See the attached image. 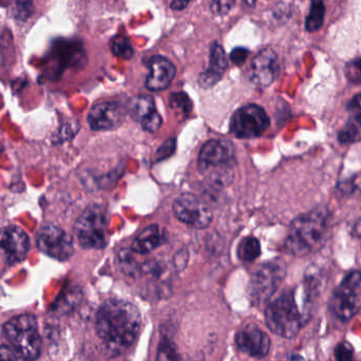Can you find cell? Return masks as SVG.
<instances>
[{
    "label": "cell",
    "mask_w": 361,
    "mask_h": 361,
    "mask_svg": "<svg viewBox=\"0 0 361 361\" xmlns=\"http://www.w3.org/2000/svg\"><path fill=\"white\" fill-rule=\"evenodd\" d=\"M330 231V212L326 208H317L297 216L286 240L288 252L295 256H305L317 252L326 244Z\"/></svg>",
    "instance_id": "2"
},
{
    "label": "cell",
    "mask_w": 361,
    "mask_h": 361,
    "mask_svg": "<svg viewBox=\"0 0 361 361\" xmlns=\"http://www.w3.org/2000/svg\"><path fill=\"white\" fill-rule=\"evenodd\" d=\"M173 212L180 222L197 229L206 228L212 221V209L191 193H183L175 200Z\"/></svg>",
    "instance_id": "11"
},
{
    "label": "cell",
    "mask_w": 361,
    "mask_h": 361,
    "mask_svg": "<svg viewBox=\"0 0 361 361\" xmlns=\"http://www.w3.org/2000/svg\"><path fill=\"white\" fill-rule=\"evenodd\" d=\"M176 149V140L169 139V141L165 142L156 154L157 161L165 160V159L171 157Z\"/></svg>",
    "instance_id": "31"
},
{
    "label": "cell",
    "mask_w": 361,
    "mask_h": 361,
    "mask_svg": "<svg viewBox=\"0 0 361 361\" xmlns=\"http://www.w3.org/2000/svg\"><path fill=\"white\" fill-rule=\"evenodd\" d=\"M1 150H2V148L0 147V154H1Z\"/></svg>",
    "instance_id": "38"
},
{
    "label": "cell",
    "mask_w": 361,
    "mask_h": 361,
    "mask_svg": "<svg viewBox=\"0 0 361 361\" xmlns=\"http://www.w3.org/2000/svg\"><path fill=\"white\" fill-rule=\"evenodd\" d=\"M248 54H250V51H248L247 49L238 47V48H235L231 51L229 59H231V61H233L235 65L241 66L245 63Z\"/></svg>",
    "instance_id": "32"
},
{
    "label": "cell",
    "mask_w": 361,
    "mask_h": 361,
    "mask_svg": "<svg viewBox=\"0 0 361 361\" xmlns=\"http://www.w3.org/2000/svg\"><path fill=\"white\" fill-rule=\"evenodd\" d=\"M156 361H182L177 345L171 339L162 338L159 343Z\"/></svg>",
    "instance_id": "25"
},
{
    "label": "cell",
    "mask_w": 361,
    "mask_h": 361,
    "mask_svg": "<svg viewBox=\"0 0 361 361\" xmlns=\"http://www.w3.org/2000/svg\"><path fill=\"white\" fill-rule=\"evenodd\" d=\"M126 110L116 102L97 104L89 112L88 123L92 130L107 131L118 128L124 122Z\"/></svg>",
    "instance_id": "13"
},
{
    "label": "cell",
    "mask_w": 361,
    "mask_h": 361,
    "mask_svg": "<svg viewBox=\"0 0 361 361\" xmlns=\"http://www.w3.org/2000/svg\"><path fill=\"white\" fill-rule=\"evenodd\" d=\"M271 125L267 111L260 106L250 104L233 114L231 120V133L238 139H255L260 137Z\"/></svg>",
    "instance_id": "9"
},
{
    "label": "cell",
    "mask_w": 361,
    "mask_h": 361,
    "mask_svg": "<svg viewBox=\"0 0 361 361\" xmlns=\"http://www.w3.org/2000/svg\"><path fill=\"white\" fill-rule=\"evenodd\" d=\"M34 0H15L16 15L20 20H27L32 14Z\"/></svg>",
    "instance_id": "30"
},
{
    "label": "cell",
    "mask_w": 361,
    "mask_h": 361,
    "mask_svg": "<svg viewBox=\"0 0 361 361\" xmlns=\"http://www.w3.org/2000/svg\"><path fill=\"white\" fill-rule=\"evenodd\" d=\"M74 231L82 247H105L108 243V221L104 208L99 205L87 207L76 221Z\"/></svg>",
    "instance_id": "7"
},
{
    "label": "cell",
    "mask_w": 361,
    "mask_h": 361,
    "mask_svg": "<svg viewBox=\"0 0 361 361\" xmlns=\"http://www.w3.org/2000/svg\"><path fill=\"white\" fill-rule=\"evenodd\" d=\"M313 307L299 305L294 290H284L265 310V322L271 332L283 338H294L311 320Z\"/></svg>",
    "instance_id": "3"
},
{
    "label": "cell",
    "mask_w": 361,
    "mask_h": 361,
    "mask_svg": "<svg viewBox=\"0 0 361 361\" xmlns=\"http://www.w3.org/2000/svg\"><path fill=\"white\" fill-rule=\"evenodd\" d=\"M290 361H303V360L300 357V356L294 355L292 356V357H290Z\"/></svg>",
    "instance_id": "37"
},
{
    "label": "cell",
    "mask_w": 361,
    "mask_h": 361,
    "mask_svg": "<svg viewBox=\"0 0 361 361\" xmlns=\"http://www.w3.org/2000/svg\"><path fill=\"white\" fill-rule=\"evenodd\" d=\"M199 171L216 184L224 186L233 180V154L231 146L221 140H210L199 154Z\"/></svg>",
    "instance_id": "4"
},
{
    "label": "cell",
    "mask_w": 361,
    "mask_h": 361,
    "mask_svg": "<svg viewBox=\"0 0 361 361\" xmlns=\"http://www.w3.org/2000/svg\"><path fill=\"white\" fill-rule=\"evenodd\" d=\"M169 106H171V110L175 112L180 122H184L192 111L191 99L184 92H175L171 94Z\"/></svg>",
    "instance_id": "21"
},
{
    "label": "cell",
    "mask_w": 361,
    "mask_h": 361,
    "mask_svg": "<svg viewBox=\"0 0 361 361\" xmlns=\"http://www.w3.org/2000/svg\"><path fill=\"white\" fill-rule=\"evenodd\" d=\"M191 1H192V0H173L171 6L173 10L182 11L186 8Z\"/></svg>",
    "instance_id": "34"
},
{
    "label": "cell",
    "mask_w": 361,
    "mask_h": 361,
    "mask_svg": "<svg viewBox=\"0 0 361 361\" xmlns=\"http://www.w3.org/2000/svg\"><path fill=\"white\" fill-rule=\"evenodd\" d=\"M335 358L337 361H352L354 356V349L351 343L343 341L335 349Z\"/></svg>",
    "instance_id": "29"
},
{
    "label": "cell",
    "mask_w": 361,
    "mask_h": 361,
    "mask_svg": "<svg viewBox=\"0 0 361 361\" xmlns=\"http://www.w3.org/2000/svg\"><path fill=\"white\" fill-rule=\"evenodd\" d=\"M279 73V61L275 51L263 49L255 56L248 68V78L254 86L267 88L271 86Z\"/></svg>",
    "instance_id": "12"
},
{
    "label": "cell",
    "mask_w": 361,
    "mask_h": 361,
    "mask_svg": "<svg viewBox=\"0 0 361 361\" xmlns=\"http://www.w3.org/2000/svg\"><path fill=\"white\" fill-rule=\"evenodd\" d=\"M338 190L343 195H356L361 193V175H356L351 179H347L339 183Z\"/></svg>",
    "instance_id": "26"
},
{
    "label": "cell",
    "mask_w": 361,
    "mask_h": 361,
    "mask_svg": "<svg viewBox=\"0 0 361 361\" xmlns=\"http://www.w3.org/2000/svg\"><path fill=\"white\" fill-rule=\"evenodd\" d=\"M235 4V0H212L210 11L216 16H224L231 12Z\"/></svg>",
    "instance_id": "28"
},
{
    "label": "cell",
    "mask_w": 361,
    "mask_h": 361,
    "mask_svg": "<svg viewBox=\"0 0 361 361\" xmlns=\"http://www.w3.org/2000/svg\"><path fill=\"white\" fill-rule=\"evenodd\" d=\"M324 16H326V6L324 0H311V10L305 20V29L310 33L318 31L322 27Z\"/></svg>",
    "instance_id": "22"
},
{
    "label": "cell",
    "mask_w": 361,
    "mask_h": 361,
    "mask_svg": "<svg viewBox=\"0 0 361 361\" xmlns=\"http://www.w3.org/2000/svg\"><path fill=\"white\" fill-rule=\"evenodd\" d=\"M0 250L4 252L8 263L19 262L27 256L30 239L18 226L10 225L0 229Z\"/></svg>",
    "instance_id": "14"
},
{
    "label": "cell",
    "mask_w": 361,
    "mask_h": 361,
    "mask_svg": "<svg viewBox=\"0 0 361 361\" xmlns=\"http://www.w3.org/2000/svg\"><path fill=\"white\" fill-rule=\"evenodd\" d=\"M353 235L357 239L361 240V218L360 220L356 221L353 227Z\"/></svg>",
    "instance_id": "35"
},
{
    "label": "cell",
    "mask_w": 361,
    "mask_h": 361,
    "mask_svg": "<svg viewBox=\"0 0 361 361\" xmlns=\"http://www.w3.org/2000/svg\"><path fill=\"white\" fill-rule=\"evenodd\" d=\"M227 66H228V61H227L224 48L219 42H212L210 47L209 66L205 71L200 74L197 80L200 86L202 88L208 89L218 84L224 75Z\"/></svg>",
    "instance_id": "18"
},
{
    "label": "cell",
    "mask_w": 361,
    "mask_h": 361,
    "mask_svg": "<svg viewBox=\"0 0 361 361\" xmlns=\"http://www.w3.org/2000/svg\"><path fill=\"white\" fill-rule=\"evenodd\" d=\"M286 275V264L280 260L269 261L259 267L252 274L248 286V296L252 305L267 303L275 294Z\"/></svg>",
    "instance_id": "8"
},
{
    "label": "cell",
    "mask_w": 361,
    "mask_h": 361,
    "mask_svg": "<svg viewBox=\"0 0 361 361\" xmlns=\"http://www.w3.org/2000/svg\"><path fill=\"white\" fill-rule=\"evenodd\" d=\"M4 334L25 360H35L39 357L42 338L34 316L25 314L13 318L4 324Z\"/></svg>",
    "instance_id": "5"
},
{
    "label": "cell",
    "mask_w": 361,
    "mask_h": 361,
    "mask_svg": "<svg viewBox=\"0 0 361 361\" xmlns=\"http://www.w3.org/2000/svg\"><path fill=\"white\" fill-rule=\"evenodd\" d=\"M0 361H16L14 352L6 345H0Z\"/></svg>",
    "instance_id": "33"
},
{
    "label": "cell",
    "mask_w": 361,
    "mask_h": 361,
    "mask_svg": "<svg viewBox=\"0 0 361 361\" xmlns=\"http://www.w3.org/2000/svg\"><path fill=\"white\" fill-rule=\"evenodd\" d=\"M111 52L116 57L130 59L135 54V49H133V44L127 36L118 35L112 39Z\"/></svg>",
    "instance_id": "24"
},
{
    "label": "cell",
    "mask_w": 361,
    "mask_h": 361,
    "mask_svg": "<svg viewBox=\"0 0 361 361\" xmlns=\"http://www.w3.org/2000/svg\"><path fill=\"white\" fill-rule=\"evenodd\" d=\"M238 254H239V258L245 262L256 260L261 254L260 242L254 237L244 238L239 244Z\"/></svg>",
    "instance_id": "23"
},
{
    "label": "cell",
    "mask_w": 361,
    "mask_h": 361,
    "mask_svg": "<svg viewBox=\"0 0 361 361\" xmlns=\"http://www.w3.org/2000/svg\"><path fill=\"white\" fill-rule=\"evenodd\" d=\"M142 316L139 309L128 301L109 299L97 314V333L108 349L118 353L131 347L139 335Z\"/></svg>",
    "instance_id": "1"
},
{
    "label": "cell",
    "mask_w": 361,
    "mask_h": 361,
    "mask_svg": "<svg viewBox=\"0 0 361 361\" xmlns=\"http://www.w3.org/2000/svg\"><path fill=\"white\" fill-rule=\"evenodd\" d=\"M235 343L240 351L258 360L264 358L271 350V339L255 324H248L240 330Z\"/></svg>",
    "instance_id": "15"
},
{
    "label": "cell",
    "mask_w": 361,
    "mask_h": 361,
    "mask_svg": "<svg viewBox=\"0 0 361 361\" xmlns=\"http://www.w3.org/2000/svg\"><path fill=\"white\" fill-rule=\"evenodd\" d=\"M150 73L146 78V88L150 91H162L171 86L175 80L177 69L166 57H152L149 61Z\"/></svg>",
    "instance_id": "17"
},
{
    "label": "cell",
    "mask_w": 361,
    "mask_h": 361,
    "mask_svg": "<svg viewBox=\"0 0 361 361\" xmlns=\"http://www.w3.org/2000/svg\"><path fill=\"white\" fill-rule=\"evenodd\" d=\"M37 247L51 258L65 261L73 255V240L61 227L48 223L37 233Z\"/></svg>",
    "instance_id": "10"
},
{
    "label": "cell",
    "mask_w": 361,
    "mask_h": 361,
    "mask_svg": "<svg viewBox=\"0 0 361 361\" xmlns=\"http://www.w3.org/2000/svg\"><path fill=\"white\" fill-rule=\"evenodd\" d=\"M345 76L352 84L361 85V57L352 59L347 63Z\"/></svg>",
    "instance_id": "27"
},
{
    "label": "cell",
    "mask_w": 361,
    "mask_h": 361,
    "mask_svg": "<svg viewBox=\"0 0 361 361\" xmlns=\"http://www.w3.org/2000/svg\"><path fill=\"white\" fill-rule=\"evenodd\" d=\"M347 124L339 131L338 140L343 144H352L361 141V94L352 97L347 106Z\"/></svg>",
    "instance_id": "19"
},
{
    "label": "cell",
    "mask_w": 361,
    "mask_h": 361,
    "mask_svg": "<svg viewBox=\"0 0 361 361\" xmlns=\"http://www.w3.org/2000/svg\"><path fill=\"white\" fill-rule=\"evenodd\" d=\"M257 0H244L246 6H254L255 4H256Z\"/></svg>",
    "instance_id": "36"
},
{
    "label": "cell",
    "mask_w": 361,
    "mask_h": 361,
    "mask_svg": "<svg viewBox=\"0 0 361 361\" xmlns=\"http://www.w3.org/2000/svg\"><path fill=\"white\" fill-rule=\"evenodd\" d=\"M360 309L361 271H352L335 288L329 301V310L341 322H349Z\"/></svg>",
    "instance_id": "6"
},
{
    "label": "cell",
    "mask_w": 361,
    "mask_h": 361,
    "mask_svg": "<svg viewBox=\"0 0 361 361\" xmlns=\"http://www.w3.org/2000/svg\"><path fill=\"white\" fill-rule=\"evenodd\" d=\"M128 111L133 120L140 122L144 130L156 133L162 125V118L157 112L154 99L148 95L135 97L129 102Z\"/></svg>",
    "instance_id": "16"
},
{
    "label": "cell",
    "mask_w": 361,
    "mask_h": 361,
    "mask_svg": "<svg viewBox=\"0 0 361 361\" xmlns=\"http://www.w3.org/2000/svg\"><path fill=\"white\" fill-rule=\"evenodd\" d=\"M165 235H166V233H163L158 225H150V226L144 229V231L135 238V241L133 242L131 248H133V252H137V254H149L152 250H156V248H158L159 246L164 243L165 240H166Z\"/></svg>",
    "instance_id": "20"
}]
</instances>
